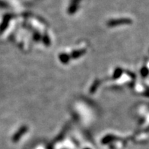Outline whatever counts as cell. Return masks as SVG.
I'll list each match as a JSON object with an SVG mask.
<instances>
[{"label":"cell","instance_id":"3","mask_svg":"<svg viewBox=\"0 0 149 149\" xmlns=\"http://www.w3.org/2000/svg\"><path fill=\"white\" fill-rule=\"evenodd\" d=\"M26 131H27V127H26V126H23L22 128H21L19 131H18L15 135L14 138H13L14 141H17V140H18V139H19V138L21 137V136H22L24 132H26Z\"/></svg>","mask_w":149,"mask_h":149},{"label":"cell","instance_id":"4","mask_svg":"<svg viewBox=\"0 0 149 149\" xmlns=\"http://www.w3.org/2000/svg\"><path fill=\"white\" fill-rule=\"evenodd\" d=\"M10 18L9 17H6L4 19V22H3V24L1 26V28H0V31H4V29L6 28V27L8 25V21H9Z\"/></svg>","mask_w":149,"mask_h":149},{"label":"cell","instance_id":"5","mask_svg":"<svg viewBox=\"0 0 149 149\" xmlns=\"http://www.w3.org/2000/svg\"><path fill=\"white\" fill-rule=\"evenodd\" d=\"M84 52H85V50H84V49L83 50H79V51L74 52L72 53V58H78V57L82 55L83 53H84Z\"/></svg>","mask_w":149,"mask_h":149},{"label":"cell","instance_id":"1","mask_svg":"<svg viewBox=\"0 0 149 149\" xmlns=\"http://www.w3.org/2000/svg\"><path fill=\"white\" fill-rule=\"evenodd\" d=\"M129 23H131V20L126 19V18H123V19H114L108 22V26L113 27V26L121 25V24H127Z\"/></svg>","mask_w":149,"mask_h":149},{"label":"cell","instance_id":"2","mask_svg":"<svg viewBox=\"0 0 149 149\" xmlns=\"http://www.w3.org/2000/svg\"><path fill=\"white\" fill-rule=\"evenodd\" d=\"M81 0H73L72 4H71L70 7L69 8V14H73L75 12V11L78 8V5H79V2H80Z\"/></svg>","mask_w":149,"mask_h":149},{"label":"cell","instance_id":"6","mask_svg":"<svg viewBox=\"0 0 149 149\" xmlns=\"http://www.w3.org/2000/svg\"><path fill=\"white\" fill-rule=\"evenodd\" d=\"M60 59L62 62H63V63H66V62H68V59H69V56L66 55H64V54H63L62 56H60Z\"/></svg>","mask_w":149,"mask_h":149}]
</instances>
